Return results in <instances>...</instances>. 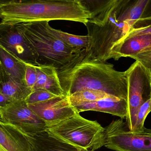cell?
I'll return each instance as SVG.
<instances>
[{
  "label": "cell",
  "instance_id": "obj_1",
  "mask_svg": "<svg viewBox=\"0 0 151 151\" xmlns=\"http://www.w3.org/2000/svg\"><path fill=\"white\" fill-rule=\"evenodd\" d=\"M57 72L62 89L68 96L77 91L95 90L127 100V72L116 71L111 64L73 58Z\"/></svg>",
  "mask_w": 151,
  "mask_h": 151
},
{
  "label": "cell",
  "instance_id": "obj_2",
  "mask_svg": "<svg viewBox=\"0 0 151 151\" xmlns=\"http://www.w3.org/2000/svg\"><path fill=\"white\" fill-rule=\"evenodd\" d=\"M89 17V13L81 0L0 1V19L2 23L16 25L64 20L86 26Z\"/></svg>",
  "mask_w": 151,
  "mask_h": 151
},
{
  "label": "cell",
  "instance_id": "obj_3",
  "mask_svg": "<svg viewBox=\"0 0 151 151\" xmlns=\"http://www.w3.org/2000/svg\"><path fill=\"white\" fill-rule=\"evenodd\" d=\"M16 26L26 40L37 66H52L59 70L81 51L55 37L50 32L48 21L21 23Z\"/></svg>",
  "mask_w": 151,
  "mask_h": 151
},
{
  "label": "cell",
  "instance_id": "obj_4",
  "mask_svg": "<svg viewBox=\"0 0 151 151\" xmlns=\"http://www.w3.org/2000/svg\"><path fill=\"white\" fill-rule=\"evenodd\" d=\"M47 131L57 139L81 151H95L104 146V128L80 113L56 124L47 126Z\"/></svg>",
  "mask_w": 151,
  "mask_h": 151
},
{
  "label": "cell",
  "instance_id": "obj_5",
  "mask_svg": "<svg viewBox=\"0 0 151 151\" xmlns=\"http://www.w3.org/2000/svg\"><path fill=\"white\" fill-rule=\"evenodd\" d=\"M105 146L115 151H151V129L145 127L138 131L129 130L122 119L104 128Z\"/></svg>",
  "mask_w": 151,
  "mask_h": 151
},
{
  "label": "cell",
  "instance_id": "obj_6",
  "mask_svg": "<svg viewBox=\"0 0 151 151\" xmlns=\"http://www.w3.org/2000/svg\"><path fill=\"white\" fill-rule=\"evenodd\" d=\"M128 77V113L126 123L134 130L139 108L151 98V74L136 61L126 71Z\"/></svg>",
  "mask_w": 151,
  "mask_h": 151
},
{
  "label": "cell",
  "instance_id": "obj_7",
  "mask_svg": "<svg viewBox=\"0 0 151 151\" xmlns=\"http://www.w3.org/2000/svg\"><path fill=\"white\" fill-rule=\"evenodd\" d=\"M0 118L29 135L46 131L47 124L28 106L25 100L13 101L0 108Z\"/></svg>",
  "mask_w": 151,
  "mask_h": 151
},
{
  "label": "cell",
  "instance_id": "obj_8",
  "mask_svg": "<svg viewBox=\"0 0 151 151\" xmlns=\"http://www.w3.org/2000/svg\"><path fill=\"white\" fill-rule=\"evenodd\" d=\"M27 105L39 118L45 121L47 126L56 124L78 113L71 104L69 96L66 95Z\"/></svg>",
  "mask_w": 151,
  "mask_h": 151
},
{
  "label": "cell",
  "instance_id": "obj_9",
  "mask_svg": "<svg viewBox=\"0 0 151 151\" xmlns=\"http://www.w3.org/2000/svg\"><path fill=\"white\" fill-rule=\"evenodd\" d=\"M0 46L26 64L36 66L31 49L16 25L0 22Z\"/></svg>",
  "mask_w": 151,
  "mask_h": 151
},
{
  "label": "cell",
  "instance_id": "obj_10",
  "mask_svg": "<svg viewBox=\"0 0 151 151\" xmlns=\"http://www.w3.org/2000/svg\"><path fill=\"white\" fill-rule=\"evenodd\" d=\"M0 149L2 151H36L28 135L1 118Z\"/></svg>",
  "mask_w": 151,
  "mask_h": 151
},
{
  "label": "cell",
  "instance_id": "obj_11",
  "mask_svg": "<svg viewBox=\"0 0 151 151\" xmlns=\"http://www.w3.org/2000/svg\"><path fill=\"white\" fill-rule=\"evenodd\" d=\"M78 113L91 111L110 113L123 119L128 113L127 100L111 95L96 102L85 103L73 106Z\"/></svg>",
  "mask_w": 151,
  "mask_h": 151
},
{
  "label": "cell",
  "instance_id": "obj_12",
  "mask_svg": "<svg viewBox=\"0 0 151 151\" xmlns=\"http://www.w3.org/2000/svg\"><path fill=\"white\" fill-rule=\"evenodd\" d=\"M151 46V34L141 35L125 38L111 49V59L119 60L122 57H132Z\"/></svg>",
  "mask_w": 151,
  "mask_h": 151
},
{
  "label": "cell",
  "instance_id": "obj_13",
  "mask_svg": "<svg viewBox=\"0 0 151 151\" xmlns=\"http://www.w3.org/2000/svg\"><path fill=\"white\" fill-rule=\"evenodd\" d=\"M37 81L32 91L44 90L57 96L65 95L60 85L57 72L55 67L37 66Z\"/></svg>",
  "mask_w": 151,
  "mask_h": 151
},
{
  "label": "cell",
  "instance_id": "obj_14",
  "mask_svg": "<svg viewBox=\"0 0 151 151\" xmlns=\"http://www.w3.org/2000/svg\"><path fill=\"white\" fill-rule=\"evenodd\" d=\"M117 1L81 0V2L89 13L90 17L88 22L99 26H102L108 20Z\"/></svg>",
  "mask_w": 151,
  "mask_h": 151
},
{
  "label": "cell",
  "instance_id": "obj_15",
  "mask_svg": "<svg viewBox=\"0 0 151 151\" xmlns=\"http://www.w3.org/2000/svg\"><path fill=\"white\" fill-rule=\"evenodd\" d=\"M0 60L5 72L18 83L26 84L27 64L0 46Z\"/></svg>",
  "mask_w": 151,
  "mask_h": 151
},
{
  "label": "cell",
  "instance_id": "obj_16",
  "mask_svg": "<svg viewBox=\"0 0 151 151\" xmlns=\"http://www.w3.org/2000/svg\"><path fill=\"white\" fill-rule=\"evenodd\" d=\"M36 151H81L50 134L47 131L29 135Z\"/></svg>",
  "mask_w": 151,
  "mask_h": 151
},
{
  "label": "cell",
  "instance_id": "obj_17",
  "mask_svg": "<svg viewBox=\"0 0 151 151\" xmlns=\"http://www.w3.org/2000/svg\"><path fill=\"white\" fill-rule=\"evenodd\" d=\"M150 1L138 0L132 1L119 0L118 4L119 18L122 21L127 22L131 27L143 14Z\"/></svg>",
  "mask_w": 151,
  "mask_h": 151
},
{
  "label": "cell",
  "instance_id": "obj_18",
  "mask_svg": "<svg viewBox=\"0 0 151 151\" xmlns=\"http://www.w3.org/2000/svg\"><path fill=\"white\" fill-rule=\"evenodd\" d=\"M0 89L12 101L26 100L32 92V90L27 85L18 83L12 79L4 70Z\"/></svg>",
  "mask_w": 151,
  "mask_h": 151
},
{
  "label": "cell",
  "instance_id": "obj_19",
  "mask_svg": "<svg viewBox=\"0 0 151 151\" xmlns=\"http://www.w3.org/2000/svg\"><path fill=\"white\" fill-rule=\"evenodd\" d=\"M50 32L58 39L65 44L79 50L88 48L90 43V37L86 35H77L68 33L60 30L50 27Z\"/></svg>",
  "mask_w": 151,
  "mask_h": 151
},
{
  "label": "cell",
  "instance_id": "obj_20",
  "mask_svg": "<svg viewBox=\"0 0 151 151\" xmlns=\"http://www.w3.org/2000/svg\"><path fill=\"white\" fill-rule=\"evenodd\" d=\"M111 95L99 90H84L77 91L69 97L71 104L73 106H74L81 104L96 102L109 97Z\"/></svg>",
  "mask_w": 151,
  "mask_h": 151
},
{
  "label": "cell",
  "instance_id": "obj_21",
  "mask_svg": "<svg viewBox=\"0 0 151 151\" xmlns=\"http://www.w3.org/2000/svg\"><path fill=\"white\" fill-rule=\"evenodd\" d=\"M149 34H151V16L142 17L137 20L131 27L125 38Z\"/></svg>",
  "mask_w": 151,
  "mask_h": 151
},
{
  "label": "cell",
  "instance_id": "obj_22",
  "mask_svg": "<svg viewBox=\"0 0 151 151\" xmlns=\"http://www.w3.org/2000/svg\"><path fill=\"white\" fill-rule=\"evenodd\" d=\"M151 111V98L144 103L139 108L137 117L135 131L142 130L145 127L144 123L147 115Z\"/></svg>",
  "mask_w": 151,
  "mask_h": 151
},
{
  "label": "cell",
  "instance_id": "obj_23",
  "mask_svg": "<svg viewBox=\"0 0 151 151\" xmlns=\"http://www.w3.org/2000/svg\"><path fill=\"white\" fill-rule=\"evenodd\" d=\"M56 96H58L46 90H34L26 99L25 101L27 104H29L43 102Z\"/></svg>",
  "mask_w": 151,
  "mask_h": 151
},
{
  "label": "cell",
  "instance_id": "obj_24",
  "mask_svg": "<svg viewBox=\"0 0 151 151\" xmlns=\"http://www.w3.org/2000/svg\"><path fill=\"white\" fill-rule=\"evenodd\" d=\"M36 66L27 64L25 80L27 85L32 90L37 81V73Z\"/></svg>",
  "mask_w": 151,
  "mask_h": 151
},
{
  "label": "cell",
  "instance_id": "obj_25",
  "mask_svg": "<svg viewBox=\"0 0 151 151\" xmlns=\"http://www.w3.org/2000/svg\"><path fill=\"white\" fill-rule=\"evenodd\" d=\"M140 63L151 74V51H143L132 56Z\"/></svg>",
  "mask_w": 151,
  "mask_h": 151
},
{
  "label": "cell",
  "instance_id": "obj_26",
  "mask_svg": "<svg viewBox=\"0 0 151 151\" xmlns=\"http://www.w3.org/2000/svg\"><path fill=\"white\" fill-rule=\"evenodd\" d=\"M12 101L7 96L0 92V108L4 107Z\"/></svg>",
  "mask_w": 151,
  "mask_h": 151
},
{
  "label": "cell",
  "instance_id": "obj_27",
  "mask_svg": "<svg viewBox=\"0 0 151 151\" xmlns=\"http://www.w3.org/2000/svg\"><path fill=\"white\" fill-rule=\"evenodd\" d=\"M3 67L1 60H0V86H1V83L2 81L3 78ZM0 92H1V89H0Z\"/></svg>",
  "mask_w": 151,
  "mask_h": 151
},
{
  "label": "cell",
  "instance_id": "obj_28",
  "mask_svg": "<svg viewBox=\"0 0 151 151\" xmlns=\"http://www.w3.org/2000/svg\"><path fill=\"white\" fill-rule=\"evenodd\" d=\"M151 51V47H148V48H146L145 49L142 51Z\"/></svg>",
  "mask_w": 151,
  "mask_h": 151
},
{
  "label": "cell",
  "instance_id": "obj_29",
  "mask_svg": "<svg viewBox=\"0 0 151 151\" xmlns=\"http://www.w3.org/2000/svg\"><path fill=\"white\" fill-rule=\"evenodd\" d=\"M0 151H2L1 150V149H0Z\"/></svg>",
  "mask_w": 151,
  "mask_h": 151
},
{
  "label": "cell",
  "instance_id": "obj_30",
  "mask_svg": "<svg viewBox=\"0 0 151 151\" xmlns=\"http://www.w3.org/2000/svg\"></svg>",
  "mask_w": 151,
  "mask_h": 151
}]
</instances>
